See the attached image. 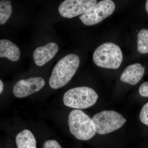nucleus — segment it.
I'll use <instances>...</instances> for the list:
<instances>
[{
    "instance_id": "f257e3e1",
    "label": "nucleus",
    "mask_w": 148,
    "mask_h": 148,
    "mask_svg": "<svg viewBox=\"0 0 148 148\" xmlns=\"http://www.w3.org/2000/svg\"><path fill=\"white\" fill-rule=\"evenodd\" d=\"M78 56L70 54L58 61L52 70L49 79V86L53 89L64 87L71 81L79 67Z\"/></svg>"
},
{
    "instance_id": "f03ea898",
    "label": "nucleus",
    "mask_w": 148,
    "mask_h": 148,
    "mask_svg": "<svg viewBox=\"0 0 148 148\" xmlns=\"http://www.w3.org/2000/svg\"><path fill=\"white\" fill-rule=\"evenodd\" d=\"M68 122L70 132L78 140H90L96 133L92 119L81 110H72L69 114Z\"/></svg>"
},
{
    "instance_id": "7ed1b4c3",
    "label": "nucleus",
    "mask_w": 148,
    "mask_h": 148,
    "mask_svg": "<svg viewBox=\"0 0 148 148\" xmlns=\"http://www.w3.org/2000/svg\"><path fill=\"white\" fill-rule=\"evenodd\" d=\"M123 58L120 48L112 42L104 43L98 47L93 54V60L99 67L106 69H118Z\"/></svg>"
},
{
    "instance_id": "20e7f679",
    "label": "nucleus",
    "mask_w": 148,
    "mask_h": 148,
    "mask_svg": "<svg viewBox=\"0 0 148 148\" xmlns=\"http://www.w3.org/2000/svg\"><path fill=\"white\" fill-rule=\"evenodd\" d=\"M98 96L90 87L82 86L74 88L65 92L63 98L64 105L76 109L90 108L97 102Z\"/></svg>"
},
{
    "instance_id": "39448f33",
    "label": "nucleus",
    "mask_w": 148,
    "mask_h": 148,
    "mask_svg": "<svg viewBox=\"0 0 148 148\" xmlns=\"http://www.w3.org/2000/svg\"><path fill=\"white\" fill-rule=\"evenodd\" d=\"M91 119L95 132L100 135L114 132L122 127L126 122L121 114L112 110L102 111L95 114Z\"/></svg>"
},
{
    "instance_id": "423d86ee",
    "label": "nucleus",
    "mask_w": 148,
    "mask_h": 148,
    "mask_svg": "<svg viewBox=\"0 0 148 148\" xmlns=\"http://www.w3.org/2000/svg\"><path fill=\"white\" fill-rule=\"evenodd\" d=\"M115 9V5L111 0H103L79 16L85 25L91 26L98 24L111 15Z\"/></svg>"
},
{
    "instance_id": "0eeeda50",
    "label": "nucleus",
    "mask_w": 148,
    "mask_h": 148,
    "mask_svg": "<svg viewBox=\"0 0 148 148\" xmlns=\"http://www.w3.org/2000/svg\"><path fill=\"white\" fill-rule=\"evenodd\" d=\"M96 3V0H66L59 5L58 11L63 17L72 18L86 13Z\"/></svg>"
},
{
    "instance_id": "6e6552de",
    "label": "nucleus",
    "mask_w": 148,
    "mask_h": 148,
    "mask_svg": "<svg viewBox=\"0 0 148 148\" xmlns=\"http://www.w3.org/2000/svg\"><path fill=\"white\" fill-rule=\"evenodd\" d=\"M45 84V80L41 77L21 79L14 85L12 92L17 98H24L38 92L42 88Z\"/></svg>"
},
{
    "instance_id": "1a4fd4ad",
    "label": "nucleus",
    "mask_w": 148,
    "mask_h": 148,
    "mask_svg": "<svg viewBox=\"0 0 148 148\" xmlns=\"http://www.w3.org/2000/svg\"><path fill=\"white\" fill-rule=\"evenodd\" d=\"M58 50V45L53 42L37 48L33 53L35 64L39 66H43L54 57Z\"/></svg>"
},
{
    "instance_id": "9d476101",
    "label": "nucleus",
    "mask_w": 148,
    "mask_h": 148,
    "mask_svg": "<svg viewBox=\"0 0 148 148\" xmlns=\"http://www.w3.org/2000/svg\"><path fill=\"white\" fill-rule=\"evenodd\" d=\"M145 68L140 64L129 65L122 73L120 79L122 82L135 85L138 84L145 74Z\"/></svg>"
},
{
    "instance_id": "9b49d317",
    "label": "nucleus",
    "mask_w": 148,
    "mask_h": 148,
    "mask_svg": "<svg viewBox=\"0 0 148 148\" xmlns=\"http://www.w3.org/2000/svg\"><path fill=\"white\" fill-rule=\"evenodd\" d=\"M21 52L16 45L5 39L0 40V57L8 58L10 61H16L20 58Z\"/></svg>"
},
{
    "instance_id": "f8f14e48",
    "label": "nucleus",
    "mask_w": 148,
    "mask_h": 148,
    "mask_svg": "<svg viewBox=\"0 0 148 148\" xmlns=\"http://www.w3.org/2000/svg\"><path fill=\"white\" fill-rule=\"evenodd\" d=\"M15 142L17 148H37L35 137L29 130H24L18 133Z\"/></svg>"
},
{
    "instance_id": "ddd939ff",
    "label": "nucleus",
    "mask_w": 148,
    "mask_h": 148,
    "mask_svg": "<svg viewBox=\"0 0 148 148\" xmlns=\"http://www.w3.org/2000/svg\"><path fill=\"white\" fill-rule=\"evenodd\" d=\"M11 1L2 0L0 1V24H5L12 12Z\"/></svg>"
},
{
    "instance_id": "4468645a",
    "label": "nucleus",
    "mask_w": 148,
    "mask_h": 148,
    "mask_svg": "<svg viewBox=\"0 0 148 148\" xmlns=\"http://www.w3.org/2000/svg\"><path fill=\"white\" fill-rule=\"evenodd\" d=\"M137 45L140 53H148V29H142L138 33Z\"/></svg>"
},
{
    "instance_id": "2eb2a0df",
    "label": "nucleus",
    "mask_w": 148,
    "mask_h": 148,
    "mask_svg": "<svg viewBox=\"0 0 148 148\" xmlns=\"http://www.w3.org/2000/svg\"><path fill=\"white\" fill-rule=\"evenodd\" d=\"M140 119L143 123L148 126V103L142 108L140 114Z\"/></svg>"
},
{
    "instance_id": "dca6fc26",
    "label": "nucleus",
    "mask_w": 148,
    "mask_h": 148,
    "mask_svg": "<svg viewBox=\"0 0 148 148\" xmlns=\"http://www.w3.org/2000/svg\"><path fill=\"white\" fill-rule=\"evenodd\" d=\"M42 148H62L60 144L56 140H46L43 145Z\"/></svg>"
},
{
    "instance_id": "f3484780",
    "label": "nucleus",
    "mask_w": 148,
    "mask_h": 148,
    "mask_svg": "<svg viewBox=\"0 0 148 148\" xmlns=\"http://www.w3.org/2000/svg\"><path fill=\"white\" fill-rule=\"evenodd\" d=\"M139 91L140 95L143 97H148V82H144L140 86Z\"/></svg>"
},
{
    "instance_id": "a211bd4d",
    "label": "nucleus",
    "mask_w": 148,
    "mask_h": 148,
    "mask_svg": "<svg viewBox=\"0 0 148 148\" xmlns=\"http://www.w3.org/2000/svg\"><path fill=\"white\" fill-rule=\"evenodd\" d=\"M3 84L1 80H0V93H1L3 92Z\"/></svg>"
},
{
    "instance_id": "6ab92c4d",
    "label": "nucleus",
    "mask_w": 148,
    "mask_h": 148,
    "mask_svg": "<svg viewBox=\"0 0 148 148\" xmlns=\"http://www.w3.org/2000/svg\"><path fill=\"white\" fill-rule=\"evenodd\" d=\"M145 7L146 10H147V12L148 13V0L146 1Z\"/></svg>"
}]
</instances>
